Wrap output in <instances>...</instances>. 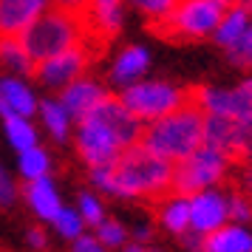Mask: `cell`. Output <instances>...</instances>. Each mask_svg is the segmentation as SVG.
Here are the masks:
<instances>
[{"label":"cell","mask_w":252,"mask_h":252,"mask_svg":"<svg viewBox=\"0 0 252 252\" xmlns=\"http://www.w3.org/2000/svg\"><path fill=\"white\" fill-rule=\"evenodd\" d=\"M176 161L148 150L145 145H127L105 167H94V184L108 195L136 198L156 218L164 204H170V179Z\"/></svg>","instance_id":"cell-1"},{"label":"cell","mask_w":252,"mask_h":252,"mask_svg":"<svg viewBox=\"0 0 252 252\" xmlns=\"http://www.w3.org/2000/svg\"><path fill=\"white\" fill-rule=\"evenodd\" d=\"M204 88L207 82H190L187 85V102L182 108L170 111L167 116H159L153 122L142 125L139 145L159 153L164 159L179 161L204 145Z\"/></svg>","instance_id":"cell-2"},{"label":"cell","mask_w":252,"mask_h":252,"mask_svg":"<svg viewBox=\"0 0 252 252\" xmlns=\"http://www.w3.org/2000/svg\"><path fill=\"white\" fill-rule=\"evenodd\" d=\"M224 14L216 0H176L164 17L145 20V32L170 46H195L216 32Z\"/></svg>","instance_id":"cell-3"},{"label":"cell","mask_w":252,"mask_h":252,"mask_svg":"<svg viewBox=\"0 0 252 252\" xmlns=\"http://www.w3.org/2000/svg\"><path fill=\"white\" fill-rule=\"evenodd\" d=\"M23 51L29 54V60L37 65H43L46 60L57 57L68 48L80 46L82 43V29H80V17L68 9H60L48 3L46 12H40L32 23L23 29V34L17 37ZM34 77V74H32Z\"/></svg>","instance_id":"cell-4"},{"label":"cell","mask_w":252,"mask_h":252,"mask_svg":"<svg viewBox=\"0 0 252 252\" xmlns=\"http://www.w3.org/2000/svg\"><path fill=\"white\" fill-rule=\"evenodd\" d=\"M227 173V159L210 145L190 153L187 159H179L173 164V179H170V201L176 198H193L204 190L207 184H218V179Z\"/></svg>","instance_id":"cell-5"},{"label":"cell","mask_w":252,"mask_h":252,"mask_svg":"<svg viewBox=\"0 0 252 252\" xmlns=\"http://www.w3.org/2000/svg\"><path fill=\"white\" fill-rule=\"evenodd\" d=\"M122 102L139 122H153L187 102V85L176 88L170 82H139V85L125 88Z\"/></svg>","instance_id":"cell-6"},{"label":"cell","mask_w":252,"mask_h":252,"mask_svg":"<svg viewBox=\"0 0 252 252\" xmlns=\"http://www.w3.org/2000/svg\"><path fill=\"white\" fill-rule=\"evenodd\" d=\"M94 65H96L94 54L80 43V46L68 48V51L57 54V57L46 60L43 65H37V68H34V77H32V80L40 82V85H46V88L63 91L65 85H71V82L82 80V77H85V74L94 68Z\"/></svg>","instance_id":"cell-7"},{"label":"cell","mask_w":252,"mask_h":252,"mask_svg":"<svg viewBox=\"0 0 252 252\" xmlns=\"http://www.w3.org/2000/svg\"><path fill=\"white\" fill-rule=\"evenodd\" d=\"M85 116H91L99 125L108 127V130L114 133V139L119 142V148H127V145H136L139 142L142 122L127 111V105L122 102L119 94H102V96L96 99V105H94Z\"/></svg>","instance_id":"cell-8"},{"label":"cell","mask_w":252,"mask_h":252,"mask_svg":"<svg viewBox=\"0 0 252 252\" xmlns=\"http://www.w3.org/2000/svg\"><path fill=\"white\" fill-rule=\"evenodd\" d=\"M77 153H80V159L88 164V167H105V164H111L116 159V153H119V142L114 139V133L108 130L105 125H99L96 119L91 116H82L80 122H77Z\"/></svg>","instance_id":"cell-9"},{"label":"cell","mask_w":252,"mask_h":252,"mask_svg":"<svg viewBox=\"0 0 252 252\" xmlns=\"http://www.w3.org/2000/svg\"><path fill=\"white\" fill-rule=\"evenodd\" d=\"M46 0H0V40H17Z\"/></svg>","instance_id":"cell-10"},{"label":"cell","mask_w":252,"mask_h":252,"mask_svg":"<svg viewBox=\"0 0 252 252\" xmlns=\"http://www.w3.org/2000/svg\"><path fill=\"white\" fill-rule=\"evenodd\" d=\"M204 108L207 114H227L235 119L252 116V91L247 85H238L235 91H216V88H204Z\"/></svg>","instance_id":"cell-11"},{"label":"cell","mask_w":252,"mask_h":252,"mask_svg":"<svg viewBox=\"0 0 252 252\" xmlns=\"http://www.w3.org/2000/svg\"><path fill=\"white\" fill-rule=\"evenodd\" d=\"M227 221V201L218 193H201L190 198V227L198 232H210V229L221 227Z\"/></svg>","instance_id":"cell-12"},{"label":"cell","mask_w":252,"mask_h":252,"mask_svg":"<svg viewBox=\"0 0 252 252\" xmlns=\"http://www.w3.org/2000/svg\"><path fill=\"white\" fill-rule=\"evenodd\" d=\"M201 252H252V235H247L235 224H221V227L201 232Z\"/></svg>","instance_id":"cell-13"},{"label":"cell","mask_w":252,"mask_h":252,"mask_svg":"<svg viewBox=\"0 0 252 252\" xmlns=\"http://www.w3.org/2000/svg\"><path fill=\"white\" fill-rule=\"evenodd\" d=\"M102 94L105 91L96 85V82L77 80V82H71V85H65V88L60 91V105L65 108V114H68L71 119H77V122H80L82 116L96 105V99H99Z\"/></svg>","instance_id":"cell-14"},{"label":"cell","mask_w":252,"mask_h":252,"mask_svg":"<svg viewBox=\"0 0 252 252\" xmlns=\"http://www.w3.org/2000/svg\"><path fill=\"white\" fill-rule=\"evenodd\" d=\"M20 190H23V195L32 201V207L37 210L40 218L54 221V216L63 210L60 201H57V195H54V187H51V182H48L46 176H40V179H26V182L20 184Z\"/></svg>","instance_id":"cell-15"},{"label":"cell","mask_w":252,"mask_h":252,"mask_svg":"<svg viewBox=\"0 0 252 252\" xmlns=\"http://www.w3.org/2000/svg\"><path fill=\"white\" fill-rule=\"evenodd\" d=\"M145 68H148V51L139 48V46H127L125 51L119 54V60H116L111 80L114 82H133Z\"/></svg>","instance_id":"cell-16"},{"label":"cell","mask_w":252,"mask_h":252,"mask_svg":"<svg viewBox=\"0 0 252 252\" xmlns=\"http://www.w3.org/2000/svg\"><path fill=\"white\" fill-rule=\"evenodd\" d=\"M0 96L9 102V108H12L17 116H32L34 114V96L29 94V88H26L23 82L3 80L0 82Z\"/></svg>","instance_id":"cell-17"},{"label":"cell","mask_w":252,"mask_h":252,"mask_svg":"<svg viewBox=\"0 0 252 252\" xmlns=\"http://www.w3.org/2000/svg\"><path fill=\"white\" fill-rule=\"evenodd\" d=\"M156 221H161V224L170 229V232H176V235L187 232V229H190V201H187V198H176L170 204H164L159 213H156Z\"/></svg>","instance_id":"cell-18"},{"label":"cell","mask_w":252,"mask_h":252,"mask_svg":"<svg viewBox=\"0 0 252 252\" xmlns=\"http://www.w3.org/2000/svg\"><path fill=\"white\" fill-rule=\"evenodd\" d=\"M247 17H250V14H244L241 9L227 12L224 14V20L218 23V29L213 32V43H218V46H229V43H235V40L244 34V29H247Z\"/></svg>","instance_id":"cell-19"},{"label":"cell","mask_w":252,"mask_h":252,"mask_svg":"<svg viewBox=\"0 0 252 252\" xmlns=\"http://www.w3.org/2000/svg\"><path fill=\"white\" fill-rule=\"evenodd\" d=\"M6 133H9V142L20 153L29 148H34V127L26 122V116H17V114L6 116Z\"/></svg>","instance_id":"cell-20"},{"label":"cell","mask_w":252,"mask_h":252,"mask_svg":"<svg viewBox=\"0 0 252 252\" xmlns=\"http://www.w3.org/2000/svg\"><path fill=\"white\" fill-rule=\"evenodd\" d=\"M252 164V116L238 119V142H235V156L232 167H250Z\"/></svg>","instance_id":"cell-21"},{"label":"cell","mask_w":252,"mask_h":252,"mask_svg":"<svg viewBox=\"0 0 252 252\" xmlns=\"http://www.w3.org/2000/svg\"><path fill=\"white\" fill-rule=\"evenodd\" d=\"M227 48V57L229 63L241 71H252V26L250 29H244V34L235 40V43H229Z\"/></svg>","instance_id":"cell-22"},{"label":"cell","mask_w":252,"mask_h":252,"mask_svg":"<svg viewBox=\"0 0 252 252\" xmlns=\"http://www.w3.org/2000/svg\"><path fill=\"white\" fill-rule=\"evenodd\" d=\"M20 170H23L26 179H40V176H46V170H48L46 150H40V148L23 150V153H20Z\"/></svg>","instance_id":"cell-23"},{"label":"cell","mask_w":252,"mask_h":252,"mask_svg":"<svg viewBox=\"0 0 252 252\" xmlns=\"http://www.w3.org/2000/svg\"><path fill=\"white\" fill-rule=\"evenodd\" d=\"M43 119H46L48 130L54 139H65V125H68V114L65 108L57 102H43Z\"/></svg>","instance_id":"cell-24"},{"label":"cell","mask_w":252,"mask_h":252,"mask_svg":"<svg viewBox=\"0 0 252 252\" xmlns=\"http://www.w3.org/2000/svg\"><path fill=\"white\" fill-rule=\"evenodd\" d=\"M145 20H159L176 6V0H127Z\"/></svg>","instance_id":"cell-25"},{"label":"cell","mask_w":252,"mask_h":252,"mask_svg":"<svg viewBox=\"0 0 252 252\" xmlns=\"http://www.w3.org/2000/svg\"><path fill=\"white\" fill-rule=\"evenodd\" d=\"M127 238L125 227L114 221V218H102L99 221V244H108V247H122Z\"/></svg>","instance_id":"cell-26"},{"label":"cell","mask_w":252,"mask_h":252,"mask_svg":"<svg viewBox=\"0 0 252 252\" xmlns=\"http://www.w3.org/2000/svg\"><path fill=\"white\" fill-rule=\"evenodd\" d=\"M54 224H57V229L65 238H77L82 229V218L77 213H71V210H60L57 216H54Z\"/></svg>","instance_id":"cell-27"},{"label":"cell","mask_w":252,"mask_h":252,"mask_svg":"<svg viewBox=\"0 0 252 252\" xmlns=\"http://www.w3.org/2000/svg\"><path fill=\"white\" fill-rule=\"evenodd\" d=\"M80 213H82V224H94V227H99V221H102V210L96 204V198L94 195H80Z\"/></svg>","instance_id":"cell-28"},{"label":"cell","mask_w":252,"mask_h":252,"mask_svg":"<svg viewBox=\"0 0 252 252\" xmlns=\"http://www.w3.org/2000/svg\"><path fill=\"white\" fill-rule=\"evenodd\" d=\"M12 198H14V190H12V184H9V176L0 167V210H6V207L12 204Z\"/></svg>","instance_id":"cell-29"},{"label":"cell","mask_w":252,"mask_h":252,"mask_svg":"<svg viewBox=\"0 0 252 252\" xmlns=\"http://www.w3.org/2000/svg\"><path fill=\"white\" fill-rule=\"evenodd\" d=\"M77 244H74V250L71 252H105L102 247H99V241H94V238H82V235H77Z\"/></svg>","instance_id":"cell-30"},{"label":"cell","mask_w":252,"mask_h":252,"mask_svg":"<svg viewBox=\"0 0 252 252\" xmlns=\"http://www.w3.org/2000/svg\"><path fill=\"white\" fill-rule=\"evenodd\" d=\"M235 184H238L241 190L247 193V198L252 201V164L250 167H241V176L235 179Z\"/></svg>","instance_id":"cell-31"},{"label":"cell","mask_w":252,"mask_h":252,"mask_svg":"<svg viewBox=\"0 0 252 252\" xmlns=\"http://www.w3.org/2000/svg\"><path fill=\"white\" fill-rule=\"evenodd\" d=\"M29 241H32L34 250H46V232H43V227H32L29 229Z\"/></svg>","instance_id":"cell-32"},{"label":"cell","mask_w":252,"mask_h":252,"mask_svg":"<svg viewBox=\"0 0 252 252\" xmlns=\"http://www.w3.org/2000/svg\"><path fill=\"white\" fill-rule=\"evenodd\" d=\"M51 6H60V9H68V12L80 14L85 9V0H51Z\"/></svg>","instance_id":"cell-33"},{"label":"cell","mask_w":252,"mask_h":252,"mask_svg":"<svg viewBox=\"0 0 252 252\" xmlns=\"http://www.w3.org/2000/svg\"><path fill=\"white\" fill-rule=\"evenodd\" d=\"M216 3L221 6V9H224V12H232V9H238L241 0H216Z\"/></svg>","instance_id":"cell-34"},{"label":"cell","mask_w":252,"mask_h":252,"mask_svg":"<svg viewBox=\"0 0 252 252\" xmlns=\"http://www.w3.org/2000/svg\"><path fill=\"white\" fill-rule=\"evenodd\" d=\"M125 252H150V250H145V247H127Z\"/></svg>","instance_id":"cell-35"},{"label":"cell","mask_w":252,"mask_h":252,"mask_svg":"<svg viewBox=\"0 0 252 252\" xmlns=\"http://www.w3.org/2000/svg\"><path fill=\"white\" fill-rule=\"evenodd\" d=\"M244 85H247V88H250V91H252V80H247V82H244Z\"/></svg>","instance_id":"cell-36"},{"label":"cell","mask_w":252,"mask_h":252,"mask_svg":"<svg viewBox=\"0 0 252 252\" xmlns=\"http://www.w3.org/2000/svg\"><path fill=\"white\" fill-rule=\"evenodd\" d=\"M250 204H252V201H250Z\"/></svg>","instance_id":"cell-37"}]
</instances>
